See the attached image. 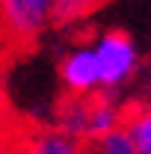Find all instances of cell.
<instances>
[{
    "instance_id": "6da1fadb",
    "label": "cell",
    "mask_w": 151,
    "mask_h": 154,
    "mask_svg": "<svg viewBox=\"0 0 151 154\" xmlns=\"http://www.w3.org/2000/svg\"><path fill=\"white\" fill-rule=\"evenodd\" d=\"M57 0H0V77L36 51Z\"/></svg>"
},
{
    "instance_id": "5b68a950",
    "label": "cell",
    "mask_w": 151,
    "mask_h": 154,
    "mask_svg": "<svg viewBox=\"0 0 151 154\" xmlns=\"http://www.w3.org/2000/svg\"><path fill=\"white\" fill-rule=\"evenodd\" d=\"M80 139L62 134L57 128H39L33 142H30V154H80Z\"/></svg>"
},
{
    "instance_id": "7a4b0ae2",
    "label": "cell",
    "mask_w": 151,
    "mask_h": 154,
    "mask_svg": "<svg viewBox=\"0 0 151 154\" xmlns=\"http://www.w3.org/2000/svg\"><path fill=\"white\" fill-rule=\"evenodd\" d=\"M95 59H98V80L113 89L116 83H122V80L133 71L136 54H133L131 36H128L125 30H110V33H104L98 51H95Z\"/></svg>"
},
{
    "instance_id": "8992f818",
    "label": "cell",
    "mask_w": 151,
    "mask_h": 154,
    "mask_svg": "<svg viewBox=\"0 0 151 154\" xmlns=\"http://www.w3.org/2000/svg\"><path fill=\"white\" fill-rule=\"evenodd\" d=\"M80 145H83L80 154H98V151H95V142H89V139H80Z\"/></svg>"
},
{
    "instance_id": "277c9868",
    "label": "cell",
    "mask_w": 151,
    "mask_h": 154,
    "mask_svg": "<svg viewBox=\"0 0 151 154\" xmlns=\"http://www.w3.org/2000/svg\"><path fill=\"white\" fill-rule=\"evenodd\" d=\"M62 80H65V89L71 92H86L98 86V59L92 51H74L71 57L62 59Z\"/></svg>"
},
{
    "instance_id": "52a82bcc",
    "label": "cell",
    "mask_w": 151,
    "mask_h": 154,
    "mask_svg": "<svg viewBox=\"0 0 151 154\" xmlns=\"http://www.w3.org/2000/svg\"><path fill=\"white\" fill-rule=\"evenodd\" d=\"M148 92H151V83H148ZM148 101H151V98H148Z\"/></svg>"
},
{
    "instance_id": "3957f363",
    "label": "cell",
    "mask_w": 151,
    "mask_h": 154,
    "mask_svg": "<svg viewBox=\"0 0 151 154\" xmlns=\"http://www.w3.org/2000/svg\"><path fill=\"white\" fill-rule=\"evenodd\" d=\"M116 128L133 142L139 154H151V101L131 98L116 107Z\"/></svg>"
}]
</instances>
